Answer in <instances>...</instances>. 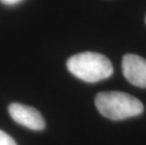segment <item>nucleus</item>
<instances>
[{
  "label": "nucleus",
  "mask_w": 146,
  "mask_h": 145,
  "mask_svg": "<svg viewBox=\"0 0 146 145\" xmlns=\"http://www.w3.org/2000/svg\"><path fill=\"white\" fill-rule=\"evenodd\" d=\"M21 1H22V0H0V2H1L2 4L9 5V6L15 5V4H17V3H19Z\"/></svg>",
  "instance_id": "nucleus-6"
},
{
  "label": "nucleus",
  "mask_w": 146,
  "mask_h": 145,
  "mask_svg": "<svg viewBox=\"0 0 146 145\" xmlns=\"http://www.w3.org/2000/svg\"><path fill=\"white\" fill-rule=\"evenodd\" d=\"M0 145H17L10 135L0 130Z\"/></svg>",
  "instance_id": "nucleus-5"
},
{
  "label": "nucleus",
  "mask_w": 146,
  "mask_h": 145,
  "mask_svg": "<svg viewBox=\"0 0 146 145\" xmlns=\"http://www.w3.org/2000/svg\"><path fill=\"white\" fill-rule=\"evenodd\" d=\"M123 73L127 81L139 88H146V60L134 54H126L122 61Z\"/></svg>",
  "instance_id": "nucleus-4"
},
{
  "label": "nucleus",
  "mask_w": 146,
  "mask_h": 145,
  "mask_svg": "<svg viewBox=\"0 0 146 145\" xmlns=\"http://www.w3.org/2000/svg\"><path fill=\"white\" fill-rule=\"evenodd\" d=\"M9 113L14 122L31 130L40 131L45 127L42 114L32 107L13 103L9 106Z\"/></svg>",
  "instance_id": "nucleus-3"
},
{
  "label": "nucleus",
  "mask_w": 146,
  "mask_h": 145,
  "mask_svg": "<svg viewBox=\"0 0 146 145\" xmlns=\"http://www.w3.org/2000/svg\"><path fill=\"white\" fill-rule=\"evenodd\" d=\"M69 72L85 82L95 83L107 79L113 73L110 60L102 54L83 52L74 55L67 60Z\"/></svg>",
  "instance_id": "nucleus-1"
},
{
  "label": "nucleus",
  "mask_w": 146,
  "mask_h": 145,
  "mask_svg": "<svg viewBox=\"0 0 146 145\" xmlns=\"http://www.w3.org/2000/svg\"><path fill=\"white\" fill-rule=\"evenodd\" d=\"M95 106L106 118L120 121L138 116L143 111V104L123 91H103L95 97Z\"/></svg>",
  "instance_id": "nucleus-2"
}]
</instances>
